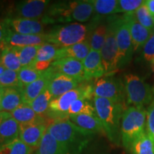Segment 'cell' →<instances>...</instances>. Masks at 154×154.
<instances>
[{
  "mask_svg": "<svg viewBox=\"0 0 154 154\" xmlns=\"http://www.w3.org/2000/svg\"><path fill=\"white\" fill-rule=\"evenodd\" d=\"M49 133L67 152H80L88 143L91 133L82 130L69 119L56 120L49 124Z\"/></svg>",
  "mask_w": 154,
  "mask_h": 154,
  "instance_id": "6da1fadb",
  "label": "cell"
},
{
  "mask_svg": "<svg viewBox=\"0 0 154 154\" xmlns=\"http://www.w3.org/2000/svg\"><path fill=\"white\" fill-rule=\"evenodd\" d=\"M93 102L96 116L101 121L107 137L113 143H119L120 120L125 111V104L96 96L93 98Z\"/></svg>",
  "mask_w": 154,
  "mask_h": 154,
  "instance_id": "7a4b0ae2",
  "label": "cell"
},
{
  "mask_svg": "<svg viewBox=\"0 0 154 154\" xmlns=\"http://www.w3.org/2000/svg\"><path fill=\"white\" fill-rule=\"evenodd\" d=\"M145 108L129 106L125 109L121 123V137L123 146L129 150L134 140L146 131Z\"/></svg>",
  "mask_w": 154,
  "mask_h": 154,
  "instance_id": "3957f363",
  "label": "cell"
},
{
  "mask_svg": "<svg viewBox=\"0 0 154 154\" xmlns=\"http://www.w3.org/2000/svg\"><path fill=\"white\" fill-rule=\"evenodd\" d=\"M94 96V85L89 83H82L78 87L53 98L50 103L47 116L54 121L69 119V110L74 101L82 97L92 99Z\"/></svg>",
  "mask_w": 154,
  "mask_h": 154,
  "instance_id": "277c9868",
  "label": "cell"
},
{
  "mask_svg": "<svg viewBox=\"0 0 154 154\" xmlns=\"http://www.w3.org/2000/svg\"><path fill=\"white\" fill-rule=\"evenodd\" d=\"M124 86L126 103L131 106L145 108L154 99V88L137 75H125Z\"/></svg>",
  "mask_w": 154,
  "mask_h": 154,
  "instance_id": "5b68a950",
  "label": "cell"
},
{
  "mask_svg": "<svg viewBox=\"0 0 154 154\" xmlns=\"http://www.w3.org/2000/svg\"><path fill=\"white\" fill-rule=\"evenodd\" d=\"M88 30L81 23H70L64 26H57L47 34V43L59 47H66L86 40Z\"/></svg>",
  "mask_w": 154,
  "mask_h": 154,
  "instance_id": "8992f818",
  "label": "cell"
},
{
  "mask_svg": "<svg viewBox=\"0 0 154 154\" xmlns=\"http://www.w3.org/2000/svg\"><path fill=\"white\" fill-rule=\"evenodd\" d=\"M94 96L125 104L126 96L124 83L112 75L98 79L94 84Z\"/></svg>",
  "mask_w": 154,
  "mask_h": 154,
  "instance_id": "52a82bcc",
  "label": "cell"
},
{
  "mask_svg": "<svg viewBox=\"0 0 154 154\" xmlns=\"http://www.w3.org/2000/svg\"><path fill=\"white\" fill-rule=\"evenodd\" d=\"M106 74H112L119 68V54L116 37L115 17L108 19V33L100 51Z\"/></svg>",
  "mask_w": 154,
  "mask_h": 154,
  "instance_id": "ba28073f",
  "label": "cell"
},
{
  "mask_svg": "<svg viewBox=\"0 0 154 154\" xmlns=\"http://www.w3.org/2000/svg\"><path fill=\"white\" fill-rule=\"evenodd\" d=\"M116 37L119 54V67L125 66L131 60L134 47L129 25L125 14L115 17Z\"/></svg>",
  "mask_w": 154,
  "mask_h": 154,
  "instance_id": "9c48e42d",
  "label": "cell"
},
{
  "mask_svg": "<svg viewBox=\"0 0 154 154\" xmlns=\"http://www.w3.org/2000/svg\"><path fill=\"white\" fill-rule=\"evenodd\" d=\"M76 1L58 2L47 9L42 18L46 25L54 23H67L74 21V11Z\"/></svg>",
  "mask_w": 154,
  "mask_h": 154,
  "instance_id": "30bf717a",
  "label": "cell"
},
{
  "mask_svg": "<svg viewBox=\"0 0 154 154\" xmlns=\"http://www.w3.org/2000/svg\"><path fill=\"white\" fill-rule=\"evenodd\" d=\"M49 1L47 0H27L18 3L15 8V17L38 20L42 19L47 11Z\"/></svg>",
  "mask_w": 154,
  "mask_h": 154,
  "instance_id": "8fae6325",
  "label": "cell"
},
{
  "mask_svg": "<svg viewBox=\"0 0 154 154\" xmlns=\"http://www.w3.org/2000/svg\"><path fill=\"white\" fill-rule=\"evenodd\" d=\"M7 34L1 45L9 47H24L28 46L43 45L47 43V34H21L14 32L7 26Z\"/></svg>",
  "mask_w": 154,
  "mask_h": 154,
  "instance_id": "7c38bea8",
  "label": "cell"
},
{
  "mask_svg": "<svg viewBox=\"0 0 154 154\" xmlns=\"http://www.w3.org/2000/svg\"><path fill=\"white\" fill-rule=\"evenodd\" d=\"M56 73L54 69L51 66L47 70L44 71L39 79L25 86L22 89L24 103L29 104L38 96L48 88Z\"/></svg>",
  "mask_w": 154,
  "mask_h": 154,
  "instance_id": "4fadbf2b",
  "label": "cell"
},
{
  "mask_svg": "<svg viewBox=\"0 0 154 154\" xmlns=\"http://www.w3.org/2000/svg\"><path fill=\"white\" fill-rule=\"evenodd\" d=\"M5 24L14 32L29 35L44 34V27L46 26L40 20L17 18L7 19Z\"/></svg>",
  "mask_w": 154,
  "mask_h": 154,
  "instance_id": "5bb4252c",
  "label": "cell"
},
{
  "mask_svg": "<svg viewBox=\"0 0 154 154\" xmlns=\"http://www.w3.org/2000/svg\"><path fill=\"white\" fill-rule=\"evenodd\" d=\"M51 66L57 73L65 74L81 82L85 81L82 61L73 58H62L53 61Z\"/></svg>",
  "mask_w": 154,
  "mask_h": 154,
  "instance_id": "9a60e30c",
  "label": "cell"
},
{
  "mask_svg": "<svg viewBox=\"0 0 154 154\" xmlns=\"http://www.w3.org/2000/svg\"><path fill=\"white\" fill-rule=\"evenodd\" d=\"M49 125L19 124V138L34 150L37 149Z\"/></svg>",
  "mask_w": 154,
  "mask_h": 154,
  "instance_id": "2e32d148",
  "label": "cell"
},
{
  "mask_svg": "<svg viewBox=\"0 0 154 154\" xmlns=\"http://www.w3.org/2000/svg\"><path fill=\"white\" fill-rule=\"evenodd\" d=\"M82 63L85 81L89 82L93 79H98L106 75L100 51L91 50Z\"/></svg>",
  "mask_w": 154,
  "mask_h": 154,
  "instance_id": "e0dca14e",
  "label": "cell"
},
{
  "mask_svg": "<svg viewBox=\"0 0 154 154\" xmlns=\"http://www.w3.org/2000/svg\"><path fill=\"white\" fill-rule=\"evenodd\" d=\"M83 82L65 74L56 73L50 82L48 89L52 94L53 98H56L77 88Z\"/></svg>",
  "mask_w": 154,
  "mask_h": 154,
  "instance_id": "ac0fdd59",
  "label": "cell"
},
{
  "mask_svg": "<svg viewBox=\"0 0 154 154\" xmlns=\"http://www.w3.org/2000/svg\"><path fill=\"white\" fill-rule=\"evenodd\" d=\"M125 16L129 25L134 51H138L140 48H143L144 44L151 36L152 32L135 20L133 14H125Z\"/></svg>",
  "mask_w": 154,
  "mask_h": 154,
  "instance_id": "d6986e66",
  "label": "cell"
},
{
  "mask_svg": "<svg viewBox=\"0 0 154 154\" xmlns=\"http://www.w3.org/2000/svg\"><path fill=\"white\" fill-rule=\"evenodd\" d=\"M23 103L22 88H2V111L10 113Z\"/></svg>",
  "mask_w": 154,
  "mask_h": 154,
  "instance_id": "ffe728a7",
  "label": "cell"
},
{
  "mask_svg": "<svg viewBox=\"0 0 154 154\" xmlns=\"http://www.w3.org/2000/svg\"><path fill=\"white\" fill-rule=\"evenodd\" d=\"M10 115L19 124H47L45 117L38 115L26 103H23L10 113Z\"/></svg>",
  "mask_w": 154,
  "mask_h": 154,
  "instance_id": "44dd1931",
  "label": "cell"
},
{
  "mask_svg": "<svg viewBox=\"0 0 154 154\" xmlns=\"http://www.w3.org/2000/svg\"><path fill=\"white\" fill-rule=\"evenodd\" d=\"M69 119L79 128L93 135L96 133L104 131L101 121L96 116L88 114L71 115L69 116Z\"/></svg>",
  "mask_w": 154,
  "mask_h": 154,
  "instance_id": "7402d4cb",
  "label": "cell"
},
{
  "mask_svg": "<svg viewBox=\"0 0 154 154\" xmlns=\"http://www.w3.org/2000/svg\"><path fill=\"white\" fill-rule=\"evenodd\" d=\"M88 40L66 47H61L58 50L56 60L62 58H73L83 61L91 51Z\"/></svg>",
  "mask_w": 154,
  "mask_h": 154,
  "instance_id": "603a6c76",
  "label": "cell"
},
{
  "mask_svg": "<svg viewBox=\"0 0 154 154\" xmlns=\"http://www.w3.org/2000/svg\"><path fill=\"white\" fill-rule=\"evenodd\" d=\"M19 124L11 117L0 124V148L19 138Z\"/></svg>",
  "mask_w": 154,
  "mask_h": 154,
  "instance_id": "cb8c5ba5",
  "label": "cell"
},
{
  "mask_svg": "<svg viewBox=\"0 0 154 154\" xmlns=\"http://www.w3.org/2000/svg\"><path fill=\"white\" fill-rule=\"evenodd\" d=\"M36 154H69L48 131H46L35 152Z\"/></svg>",
  "mask_w": 154,
  "mask_h": 154,
  "instance_id": "d4e9b609",
  "label": "cell"
},
{
  "mask_svg": "<svg viewBox=\"0 0 154 154\" xmlns=\"http://www.w3.org/2000/svg\"><path fill=\"white\" fill-rule=\"evenodd\" d=\"M2 48L1 59L6 69L18 72L22 69L17 47H5L0 44Z\"/></svg>",
  "mask_w": 154,
  "mask_h": 154,
  "instance_id": "484cf974",
  "label": "cell"
},
{
  "mask_svg": "<svg viewBox=\"0 0 154 154\" xmlns=\"http://www.w3.org/2000/svg\"><path fill=\"white\" fill-rule=\"evenodd\" d=\"M129 150L131 154H154V140L146 131L134 140Z\"/></svg>",
  "mask_w": 154,
  "mask_h": 154,
  "instance_id": "4316f807",
  "label": "cell"
},
{
  "mask_svg": "<svg viewBox=\"0 0 154 154\" xmlns=\"http://www.w3.org/2000/svg\"><path fill=\"white\" fill-rule=\"evenodd\" d=\"M93 100L87 97H82L72 103L69 110V116L71 115L88 114L96 116Z\"/></svg>",
  "mask_w": 154,
  "mask_h": 154,
  "instance_id": "83f0119b",
  "label": "cell"
},
{
  "mask_svg": "<svg viewBox=\"0 0 154 154\" xmlns=\"http://www.w3.org/2000/svg\"><path fill=\"white\" fill-rule=\"evenodd\" d=\"M107 33L108 24H100L94 27L88 40L91 50L101 51L106 38Z\"/></svg>",
  "mask_w": 154,
  "mask_h": 154,
  "instance_id": "f1b7e54d",
  "label": "cell"
},
{
  "mask_svg": "<svg viewBox=\"0 0 154 154\" xmlns=\"http://www.w3.org/2000/svg\"><path fill=\"white\" fill-rule=\"evenodd\" d=\"M52 99V94H51L49 90L47 88L45 91H44L39 96H38L35 99L31 102L29 105L38 115L44 116H47L50 103Z\"/></svg>",
  "mask_w": 154,
  "mask_h": 154,
  "instance_id": "f546056e",
  "label": "cell"
},
{
  "mask_svg": "<svg viewBox=\"0 0 154 154\" xmlns=\"http://www.w3.org/2000/svg\"><path fill=\"white\" fill-rule=\"evenodd\" d=\"M42 45L28 46L24 47H17L22 68L33 66L35 62L38 51Z\"/></svg>",
  "mask_w": 154,
  "mask_h": 154,
  "instance_id": "4dcf8cb0",
  "label": "cell"
},
{
  "mask_svg": "<svg viewBox=\"0 0 154 154\" xmlns=\"http://www.w3.org/2000/svg\"><path fill=\"white\" fill-rule=\"evenodd\" d=\"M94 11L98 15L106 16L118 13L117 0H93L91 1Z\"/></svg>",
  "mask_w": 154,
  "mask_h": 154,
  "instance_id": "1f68e13d",
  "label": "cell"
},
{
  "mask_svg": "<svg viewBox=\"0 0 154 154\" xmlns=\"http://www.w3.org/2000/svg\"><path fill=\"white\" fill-rule=\"evenodd\" d=\"M44 72H39L33 66L23 67L18 72V76L21 88H24L39 79Z\"/></svg>",
  "mask_w": 154,
  "mask_h": 154,
  "instance_id": "d6a6232c",
  "label": "cell"
},
{
  "mask_svg": "<svg viewBox=\"0 0 154 154\" xmlns=\"http://www.w3.org/2000/svg\"><path fill=\"white\" fill-rule=\"evenodd\" d=\"M34 149L17 138L8 145L0 148V154H32Z\"/></svg>",
  "mask_w": 154,
  "mask_h": 154,
  "instance_id": "836d02e7",
  "label": "cell"
},
{
  "mask_svg": "<svg viewBox=\"0 0 154 154\" xmlns=\"http://www.w3.org/2000/svg\"><path fill=\"white\" fill-rule=\"evenodd\" d=\"M133 17H134L135 20L137 21L144 27L147 28L151 32L153 29L154 17L149 12V9H147L145 5V2L133 14Z\"/></svg>",
  "mask_w": 154,
  "mask_h": 154,
  "instance_id": "e575fe53",
  "label": "cell"
},
{
  "mask_svg": "<svg viewBox=\"0 0 154 154\" xmlns=\"http://www.w3.org/2000/svg\"><path fill=\"white\" fill-rule=\"evenodd\" d=\"M60 47L51 44H44L41 46L38 51L35 62L36 61H44V62H51L56 60L58 50ZM34 62V63H35Z\"/></svg>",
  "mask_w": 154,
  "mask_h": 154,
  "instance_id": "d590c367",
  "label": "cell"
},
{
  "mask_svg": "<svg viewBox=\"0 0 154 154\" xmlns=\"http://www.w3.org/2000/svg\"><path fill=\"white\" fill-rule=\"evenodd\" d=\"M0 85L2 88L20 87L18 72L14 71L5 69L0 75Z\"/></svg>",
  "mask_w": 154,
  "mask_h": 154,
  "instance_id": "8d00e7d4",
  "label": "cell"
},
{
  "mask_svg": "<svg viewBox=\"0 0 154 154\" xmlns=\"http://www.w3.org/2000/svg\"><path fill=\"white\" fill-rule=\"evenodd\" d=\"M145 2L143 0H119L118 13L131 14Z\"/></svg>",
  "mask_w": 154,
  "mask_h": 154,
  "instance_id": "74e56055",
  "label": "cell"
},
{
  "mask_svg": "<svg viewBox=\"0 0 154 154\" xmlns=\"http://www.w3.org/2000/svg\"><path fill=\"white\" fill-rule=\"evenodd\" d=\"M146 111V131L150 137L154 140V99L149 106Z\"/></svg>",
  "mask_w": 154,
  "mask_h": 154,
  "instance_id": "f35d334b",
  "label": "cell"
},
{
  "mask_svg": "<svg viewBox=\"0 0 154 154\" xmlns=\"http://www.w3.org/2000/svg\"><path fill=\"white\" fill-rule=\"evenodd\" d=\"M142 56L144 61L151 62L154 59V35L153 34L150 36L143 47Z\"/></svg>",
  "mask_w": 154,
  "mask_h": 154,
  "instance_id": "ab89813d",
  "label": "cell"
},
{
  "mask_svg": "<svg viewBox=\"0 0 154 154\" xmlns=\"http://www.w3.org/2000/svg\"><path fill=\"white\" fill-rule=\"evenodd\" d=\"M145 5L149 12L154 17V0H146L145 1Z\"/></svg>",
  "mask_w": 154,
  "mask_h": 154,
  "instance_id": "60d3db41",
  "label": "cell"
},
{
  "mask_svg": "<svg viewBox=\"0 0 154 154\" xmlns=\"http://www.w3.org/2000/svg\"><path fill=\"white\" fill-rule=\"evenodd\" d=\"M10 117H11L10 113L1 111V112H0V124H1L2 121L6 120V119L10 118Z\"/></svg>",
  "mask_w": 154,
  "mask_h": 154,
  "instance_id": "b9f144b4",
  "label": "cell"
},
{
  "mask_svg": "<svg viewBox=\"0 0 154 154\" xmlns=\"http://www.w3.org/2000/svg\"><path fill=\"white\" fill-rule=\"evenodd\" d=\"M1 51H2V48L0 47V75H1L2 73L5 71V67L4 66L2 62V59H1Z\"/></svg>",
  "mask_w": 154,
  "mask_h": 154,
  "instance_id": "7bdbcfd3",
  "label": "cell"
},
{
  "mask_svg": "<svg viewBox=\"0 0 154 154\" xmlns=\"http://www.w3.org/2000/svg\"><path fill=\"white\" fill-rule=\"evenodd\" d=\"M2 111V88L0 89V112Z\"/></svg>",
  "mask_w": 154,
  "mask_h": 154,
  "instance_id": "ee69618b",
  "label": "cell"
},
{
  "mask_svg": "<svg viewBox=\"0 0 154 154\" xmlns=\"http://www.w3.org/2000/svg\"><path fill=\"white\" fill-rule=\"evenodd\" d=\"M151 68H152V69H153V71L154 72V59H153V60L151 62Z\"/></svg>",
  "mask_w": 154,
  "mask_h": 154,
  "instance_id": "f6af8a7d",
  "label": "cell"
},
{
  "mask_svg": "<svg viewBox=\"0 0 154 154\" xmlns=\"http://www.w3.org/2000/svg\"><path fill=\"white\" fill-rule=\"evenodd\" d=\"M152 34H153V35H154V28H153V29L152 30Z\"/></svg>",
  "mask_w": 154,
  "mask_h": 154,
  "instance_id": "bcb514c9",
  "label": "cell"
},
{
  "mask_svg": "<svg viewBox=\"0 0 154 154\" xmlns=\"http://www.w3.org/2000/svg\"><path fill=\"white\" fill-rule=\"evenodd\" d=\"M2 88V86H1V85H0V89H1V88Z\"/></svg>",
  "mask_w": 154,
  "mask_h": 154,
  "instance_id": "7dc6e473",
  "label": "cell"
},
{
  "mask_svg": "<svg viewBox=\"0 0 154 154\" xmlns=\"http://www.w3.org/2000/svg\"><path fill=\"white\" fill-rule=\"evenodd\" d=\"M32 154H36V153H32Z\"/></svg>",
  "mask_w": 154,
  "mask_h": 154,
  "instance_id": "c3c4849f",
  "label": "cell"
}]
</instances>
